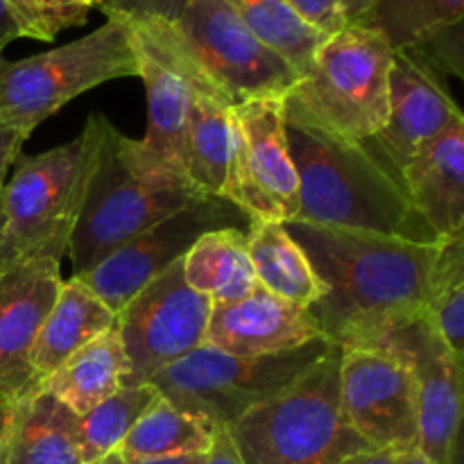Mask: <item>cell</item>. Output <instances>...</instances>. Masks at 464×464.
<instances>
[{"label":"cell","mask_w":464,"mask_h":464,"mask_svg":"<svg viewBox=\"0 0 464 464\" xmlns=\"http://www.w3.org/2000/svg\"><path fill=\"white\" fill-rule=\"evenodd\" d=\"M313 272L326 285L308 313L322 335L340 347H370L401 322L424 313L438 243L284 222Z\"/></svg>","instance_id":"6da1fadb"},{"label":"cell","mask_w":464,"mask_h":464,"mask_svg":"<svg viewBox=\"0 0 464 464\" xmlns=\"http://www.w3.org/2000/svg\"><path fill=\"white\" fill-rule=\"evenodd\" d=\"M284 113L299 181V222L438 243L412 211L401 179L370 145L343 139L285 107Z\"/></svg>","instance_id":"7a4b0ae2"},{"label":"cell","mask_w":464,"mask_h":464,"mask_svg":"<svg viewBox=\"0 0 464 464\" xmlns=\"http://www.w3.org/2000/svg\"><path fill=\"white\" fill-rule=\"evenodd\" d=\"M340 361L343 347L335 344L288 390L227 429L245 464H343L370 451L344 417Z\"/></svg>","instance_id":"3957f363"},{"label":"cell","mask_w":464,"mask_h":464,"mask_svg":"<svg viewBox=\"0 0 464 464\" xmlns=\"http://www.w3.org/2000/svg\"><path fill=\"white\" fill-rule=\"evenodd\" d=\"M86 125L93 131V154L80 213L68 240L72 276L86 275L136 234L204 195L139 175L127 150L130 136L118 131L104 113H91Z\"/></svg>","instance_id":"277c9868"},{"label":"cell","mask_w":464,"mask_h":464,"mask_svg":"<svg viewBox=\"0 0 464 464\" xmlns=\"http://www.w3.org/2000/svg\"><path fill=\"white\" fill-rule=\"evenodd\" d=\"M334 347L331 340L317 338L288 352L231 356L202 344L154 374L150 383L213 433L288 390Z\"/></svg>","instance_id":"5b68a950"},{"label":"cell","mask_w":464,"mask_h":464,"mask_svg":"<svg viewBox=\"0 0 464 464\" xmlns=\"http://www.w3.org/2000/svg\"><path fill=\"white\" fill-rule=\"evenodd\" d=\"M394 50L370 25H344L324 39L284 107L349 140H370L388 118Z\"/></svg>","instance_id":"8992f818"},{"label":"cell","mask_w":464,"mask_h":464,"mask_svg":"<svg viewBox=\"0 0 464 464\" xmlns=\"http://www.w3.org/2000/svg\"><path fill=\"white\" fill-rule=\"evenodd\" d=\"M121 77H139V62L127 23L107 16L102 27L50 53L18 62L0 57V118L30 139L77 95Z\"/></svg>","instance_id":"52a82bcc"},{"label":"cell","mask_w":464,"mask_h":464,"mask_svg":"<svg viewBox=\"0 0 464 464\" xmlns=\"http://www.w3.org/2000/svg\"><path fill=\"white\" fill-rule=\"evenodd\" d=\"M93 154V131L36 157H18L0 202L5 213V249L9 261L27 254L62 258L84 198Z\"/></svg>","instance_id":"ba28073f"},{"label":"cell","mask_w":464,"mask_h":464,"mask_svg":"<svg viewBox=\"0 0 464 464\" xmlns=\"http://www.w3.org/2000/svg\"><path fill=\"white\" fill-rule=\"evenodd\" d=\"M122 21L130 27L139 77L148 93V131L140 140L127 139L131 163L145 179L198 190L186 172L188 50L172 23L136 18Z\"/></svg>","instance_id":"9c48e42d"},{"label":"cell","mask_w":464,"mask_h":464,"mask_svg":"<svg viewBox=\"0 0 464 464\" xmlns=\"http://www.w3.org/2000/svg\"><path fill=\"white\" fill-rule=\"evenodd\" d=\"M172 25L195 62L234 104L285 98L302 80L279 53L245 25L227 0H186Z\"/></svg>","instance_id":"30bf717a"},{"label":"cell","mask_w":464,"mask_h":464,"mask_svg":"<svg viewBox=\"0 0 464 464\" xmlns=\"http://www.w3.org/2000/svg\"><path fill=\"white\" fill-rule=\"evenodd\" d=\"M252 222L254 218L238 204L218 195H198L75 279L118 313L148 281L181 261L204 234L229 227L249 231Z\"/></svg>","instance_id":"8fae6325"},{"label":"cell","mask_w":464,"mask_h":464,"mask_svg":"<svg viewBox=\"0 0 464 464\" xmlns=\"http://www.w3.org/2000/svg\"><path fill=\"white\" fill-rule=\"evenodd\" d=\"M213 302L184 279V258L154 276L121 311L116 329L127 356L125 385H145L154 374L202 347Z\"/></svg>","instance_id":"7c38bea8"},{"label":"cell","mask_w":464,"mask_h":464,"mask_svg":"<svg viewBox=\"0 0 464 464\" xmlns=\"http://www.w3.org/2000/svg\"><path fill=\"white\" fill-rule=\"evenodd\" d=\"M340 401L349 424L372 449L399 453L417 449V383L397 353L379 347H343Z\"/></svg>","instance_id":"4fadbf2b"},{"label":"cell","mask_w":464,"mask_h":464,"mask_svg":"<svg viewBox=\"0 0 464 464\" xmlns=\"http://www.w3.org/2000/svg\"><path fill=\"white\" fill-rule=\"evenodd\" d=\"M370 347L406 361L420 399L417 451L433 464H458L462 424V361L435 331L426 313L401 322Z\"/></svg>","instance_id":"5bb4252c"},{"label":"cell","mask_w":464,"mask_h":464,"mask_svg":"<svg viewBox=\"0 0 464 464\" xmlns=\"http://www.w3.org/2000/svg\"><path fill=\"white\" fill-rule=\"evenodd\" d=\"M238 125L234 202L254 220H297L299 181L285 139L284 98L234 107Z\"/></svg>","instance_id":"9a60e30c"},{"label":"cell","mask_w":464,"mask_h":464,"mask_svg":"<svg viewBox=\"0 0 464 464\" xmlns=\"http://www.w3.org/2000/svg\"><path fill=\"white\" fill-rule=\"evenodd\" d=\"M59 263L50 254H27L0 267V392L12 401L39 388L32 349L62 290Z\"/></svg>","instance_id":"2e32d148"},{"label":"cell","mask_w":464,"mask_h":464,"mask_svg":"<svg viewBox=\"0 0 464 464\" xmlns=\"http://www.w3.org/2000/svg\"><path fill=\"white\" fill-rule=\"evenodd\" d=\"M458 116H462L460 107L444 89L435 68L415 53L399 50L390 68L385 125L379 134L362 143L370 145L381 161L401 179L403 168L412 154L447 130Z\"/></svg>","instance_id":"e0dca14e"},{"label":"cell","mask_w":464,"mask_h":464,"mask_svg":"<svg viewBox=\"0 0 464 464\" xmlns=\"http://www.w3.org/2000/svg\"><path fill=\"white\" fill-rule=\"evenodd\" d=\"M188 50V48H186ZM190 104L186 121V172L202 193L234 202L238 125L234 100L188 53ZM236 204V202H234Z\"/></svg>","instance_id":"ac0fdd59"},{"label":"cell","mask_w":464,"mask_h":464,"mask_svg":"<svg viewBox=\"0 0 464 464\" xmlns=\"http://www.w3.org/2000/svg\"><path fill=\"white\" fill-rule=\"evenodd\" d=\"M324 338L306 308H299L258 285L231 304H213L204 344L231 356H266Z\"/></svg>","instance_id":"d6986e66"},{"label":"cell","mask_w":464,"mask_h":464,"mask_svg":"<svg viewBox=\"0 0 464 464\" xmlns=\"http://www.w3.org/2000/svg\"><path fill=\"white\" fill-rule=\"evenodd\" d=\"M412 211L438 240L464 229V116L421 145L401 172Z\"/></svg>","instance_id":"ffe728a7"},{"label":"cell","mask_w":464,"mask_h":464,"mask_svg":"<svg viewBox=\"0 0 464 464\" xmlns=\"http://www.w3.org/2000/svg\"><path fill=\"white\" fill-rule=\"evenodd\" d=\"M0 464H84L77 415L44 388L14 401Z\"/></svg>","instance_id":"44dd1931"},{"label":"cell","mask_w":464,"mask_h":464,"mask_svg":"<svg viewBox=\"0 0 464 464\" xmlns=\"http://www.w3.org/2000/svg\"><path fill=\"white\" fill-rule=\"evenodd\" d=\"M116 324V313L91 293L80 279L63 281L48 317L32 349V372L36 385L44 383L77 349Z\"/></svg>","instance_id":"7402d4cb"},{"label":"cell","mask_w":464,"mask_h":464,"mask_svg":"<svg viewBox=\"0 0 464 464\" xmlns=\"http://www.w3.org/2000/svg\"><path fill=\"white\" fill-rule=\"evenodd\" d=\"M127 356L116 324L77 349L39 388L53 394L77 417L86 415L125 385Z\"/></svg>","instance_id":"603a6c76"},{"label":"cell","mask_w":464,"mask_h":464,"mask_svg":"<svg viewBox=\"0 0 464 464\" xmlns=\"http://www.w3.org/2000/svg\"><path fill=\"white\" fill-rule=\"evenodd\" d=\"M247 249L261 288L299 308H311L326 295V285L313 272L306 254L290 238L284 222L254 220Z\"/></svg>","instance_id":"cb8c5ba5"},{"label":"cell","mask_w":464,"mask_h":464,"mask_svg":"<svg viewBox=\"0 0 464 464\" xmlns=\"http://www.w3.org/2000/svg\"><path fill=\"white\" fill-rule=\"evenodd\" d=\"M186 284L213 304L245 299L258 288L245 229H218L204 234L184 256Z\"/></svg>","instance_id":"d4e9b609"},{"label":"cell","mask_w":464,"mask_h":464,"mask_svg":"<svg viewBox=\"0 0 464 464\" xmlns=\"http://www.w3.org/2000/svg\"><path fill=\"white\" fill-rule=\"evenodd\" d=\"M211 430L204 429L195 417L159 397L131 426L116 453L125 460L193 456L207 453L211 449Z\"/></svg>","instance_id":"484cf974"},{"label":"cell","mask_w":464,"mask_h":464,"mask_svg":"<svg viewBox=\"0 0 464 464\" xmlns=\"http://www.w3.org/2000/svg\"><path fill=\"white\" fill-rule=\"evenodd\" d=\"M462 21L464 0H379L365 25L379 30L399 53L462 30Z\"/></svg>","instance_id":"4316f807"},{"label":"cell","mask_w":464,"mask_h":464,"mask_svg":"<svg viewBox=\"0 0 464 464\" xmlns=\"http://www.w3.org/2000/svg\"><path fill=\"white\" fill-rule=\"evenodd\" d=\"M245 25L275 53H279L299 77L313 66L315 53L329 34L308 25L285 0H227Z\"/></svg>","instance_id":"83f0119b"},{"label":"cell","mask_w":464,"mask_h":464,"mask_svg":"<svg viewBox=\"0 0 464 464\" xmlns=\"http://www.w3.org/2000/svg\"><path fill=\"white\" fill-rule=\"evenodd\" d=\"M161 397L152 383L122 385L118 392L77 417L80 453L84 464H95L121 447L131 426Z\"/></svg>","instance_id":"f1b7e54d"},{"label":"cell","mask_w":464,"mask_h":464,"mask_svg":"<svg viewBox=\"0 0 464 464\" xmlns=\"http://www.w3.org/2000/svg\"><path fill=\"white\" fill-rule=\"evenodd\" d=\"M424 313L456 356L464 358V236L440 240Z\"/></svg>","instance_id":"f546056e"},{"label":"cell","mask_w":464,"mask_h":464,"mask_svg":"<svg viewBox=\"0 0 464 464\" xmlns=\"http://www.w3.org/2000/svg\"><path fill=\"white\" fill-rule=\"evenodd\" d=\"M100 5L102 0H7L18 34L36 41H53L62 30L84 25Z\"/></svg>","instance_id":"4dcf8cb0"},{"label":"cell","mask_w":464,"mask_h":464,"mask_svg":"<svg viewBox=\"0 0 464 464\" xmlns=\"http://www.w3.org/2000/svg\"><path fill=\"white\" fill-rule=\"evenodd\" d=\"M186 0H102L100 12L107 16L136 18V21L175 23Z\"/></svg>","instance_id":"1f68e13d"},{"label":"cell","mask_w":464,"mask_h":464,"mask_svg":"<svg viewBox=\"0 0 464 464\" xmlns=\"http://www.w3.org/2000/svg\"><path fill=\"white\" fill-rule=\"evenodd\" d=\"M285 3H288L308 25L324 32V34H334V32L349 25L347 14H344L340 0H285Z\"/></svg>","instance_id":"d6a6232c"},{"label":"cell","mask_w":464,"mask_h":464,"mask_svg":"<svg viewBox=\"0 0 464 464\" xmlns=\"http://www.w3.org/2000/svg\"><path fill=\"white\" fill-rule=\"evenodd\" d=\"M25 140L27 139L21 131L14 130L7 121L0 118V193H3L5 184H7L9 168L21 157V148Z\"/></svg>","instance_id":"836d02e7"},{"label":"cell","mask_w":464,"mask_h":464,"mask_svg":"<svg viewBox=\"0 0 464 464\" xmlns=\"http://www.w3.org/2000/svg\"><path fill=\"white\" fill-rule=\"evenodd\" d=\"M204 464H245L243 458H240L238 449H236L234 440H231L229 430L227 429L213 430L211 449L207 451Z\"/></svg>","instance_id":"e575fe53"},{"label":"cell","mask_w":464,"mask_h":464,"mask_svg":"<svg viewBox=\"0 0 464 464\" xmlns=\"http://www.w3.org/2000/svg\"><path fill=\"white\" fill-rule=\"evenodd\" d=\"M207 453H193V456H177V458H150V460H125L116 451L109 453L95 464H204Z\"/></svg>","instance_id":"d590c367"},{"label":"cell","mask_w":464,"mask_h":464,"mask_svg":"<svg viewBox=\"0 0 464 464\" xmlns=\"http://www.w3.org/2000/svg\"><path fill=\"white\" fill-rule=\"evenodd\" d=\"M399 451L394 449H370L344 458L343 464H397Z\"/></svg>","instance_id":"8d00e7d4"},{"label":"cell","mask_w":464,"mask_h":464,"mask_svg":"<svg viewBox=\"0 0 464 464\" xmlns=\"http://www.w3.org/2000/svg\"><path fill=\"white\" fill-rule=\"evenodd\" d=\"M376 3L379 0H340L344 14H347V21L353 25H365L370 14L374 12Z\"/></svg>","instance_id":"74e56055"},{"label":"cell","mask_w":464,"mask_h":464,"mask_svg":"<svg viewBox=\"0 0 464 464\" xmlns=\"http://www.w3.org/2000/svg\"><path fill=\"white\" fill-rule=\"evenodd\" d=\"M14 39H21V34H18L16 23H14L12 14H9L7 0H0V54Z\"/></svg>","instance_id":"f35d334b"},{"label":"cell","mask_w":464,"mask_h":464,"mask_svg":"<svg viewBox=\"0 0 464 464\" xmlns=\"http://www.w3.org/2000/svg\"><path fill=\"white\" fill-rule=\"evenodd\" d=\"M12 408H14L12 399L5 397V394L0 392V444H3L5 433H7L9 420H12Z\"/></svg>","instance_id":"ab89813d"},{"label":"cell","mask_w":464,"mask_h":464,"mask_svg":"<svg viewBox=\"0 0 464 464\" xmlns=\"http://www.w3.org/2000/svg\"><path fill=\"white\" fill-rule=\"evenodd\" d=\"M397 464H433L429 460V458H424L421 456L420 451H417V449H411V451H403V453H399V458H397Z\"/></svg>","instance_id":"60d3db41"},{"label":"cell","mask_w":464,"mask_h":464,"mask_svg":"<svg viewBox=\"0 0 464 464\" xmlns=\"http://www.w3.org/2000/svg\"><path fill=\"white\" fill-rule=\"evenodd\" d=\"M9 256H7V249H5V213H3V202H0V267L7 266Z\"/></svg>","instance_id":"b9f144b4"}]
</instances>
